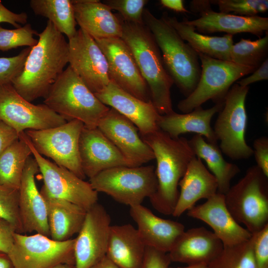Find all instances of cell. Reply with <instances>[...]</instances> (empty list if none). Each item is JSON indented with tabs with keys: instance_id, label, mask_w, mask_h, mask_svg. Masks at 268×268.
<instances>
[{
	"instance_id": "b9f144b4",
	"label": "cell",
	"mask_w": 268,
	"mask_h": 268,
	"mask_svg": "<svg viewBox=\"0 0 268 268\" xmlns=\"http://www.w3.org/2000/svg\"><path fill=\"white\" fill-rule=\"evenodd\" d=\"M171 262L168 253L146 247L144 258L139 268H169Z\"/></svg>"
},
{
	"instance_id": "cb8c5ba5",
	"label": "cell",
	"mask_w": 268,
	"mask_h": 268,
	"mask_svg": "<svg viewBox=\"0 0 268 268\" xmlns=\"http://www.w3.org/2000/svg\"><path fill=\"white\" fill-rule=\"evenodd\" d=\"M72 2L77 24L94 39L121 38V19L107 5L96 0Z\"/></svg>"
},
{
	"instance_id": "7bdbcfd3",
	"label": "cell",
	"mask_w": 268,
	"mask_h": 268,
	"mask_svg": "<svg viewBox=\"0 0 268 268\" xmlns=\"http://www.w3.org/2000/svg\"><path fill=\"white\" fill-rule=\"evenodd\" d=\"M253 155L257 166L268 177V138L263 136L255 139L253 142Z\"/></svg>"
},
{
	"instance_id": "30bf717a",
	"label": "cell",
	"mask_w": 268,
	"mask_h": 268,
	"mask_svg": "<svg viewBox=\"0 0 268 268\" xmlns=\"http://www.w3.org/2000/svg\"><path fill=\"white\" fill-rule=\"evenodd\" d=\"M13 246L7 254L13 268H51L59 264L75 265V238L57 241L36 233L15 232Z\"/></svg>"
},
{
	"instance_id": "9a60e30c",
	"label": "cell",
	"mask_w": 268,
	"mask_h": 268,
	"mask_svg": "<svg viewBox=\"0 0 268 268\" xmlns=\"http://www.w3.org/2000/svg\"><path fill=\"white\" fill-rule=\"evenodd\" d=\"M68 64L93 93L110 82L106 59L95 40L81 28L68 39Z\"/></svg>"
},
{
	"instance_id": "bcb514c9",
	"label": "cell",
	"mask_w": 268,
	"mask_h": 268,
	"mask_svg": "<svg viewBox=\"0 0 268 268\" xmlns=\"http://www.w3.org/2000/svg\"><path fill=\"white\" fill-rule=\"evenodd\" d=\"M18 139V134L11 127L0 120V154Z\"/></svg>"
},
{
	"instance_id": "5b68a950",
	"label": "cell",
	"mask_w": 268,
	"mask_h": 268,
	"mask_svg": "<svg viewBox=\"0 0 268 268\" xmlns=\"http://www.w3.org/2000/svg\"><path fill=\"white\" fill-rule=\"evenodd\" d=\"M43 102L67 121L78 120L88 129L97 128L110 109L69 65L51 86Z\"/></svg>"
},
{
	"instance_id": "603a6c76",
	"label": "cell",
	"mask_w": 268,
	"mask_h": 268,
	"mask_svg": "<svg viewBox=\"0 0 268 268\" xmlns=\"http://www.w3.org/2000/svg\"><path fill=\"white\" fill-rule=\"evenodd\" d=\"M130 215L146 247L161 252L168 253L185 231L182 223L157 216L142 204L130 206Z\"/></svg>"
},
{
	"instance_id": "e575fe53",
	"label": "cell",
	"mask_w": 268,
	"mask_h": 268,
	"mask_svg": "<svg viewBox=\"0 0 268 268\" xmlns=\"http://www.w3.org/2000/svg\"><path fill=\"white\" fill-rule=\"evenodd\" d=\"M208 268H258L253 251V239L230 246H223L221 252L208 265Z\"/></svg>"
},
{
	"instance_id": "44dd1931",
	"label": "cell",
	"mask_w": 268,
	"mask_h": 268,
	"mask_svg": "<svg viewBox=\"0 0 268 268\" xmlns=\"http://www.w3.org/2000/svg\"><path fill=\"white\" fill-rule=\"evenodd\" d=\"M81 167L89 179L105 170L129 164L118 148L97 128H83L79 140Z\"/></svg>"
},
{
	"instance_id": "6da1fadb",
	"label": "cell",
	"mask_w": 268,
	"mask_h": 268,
	"mask_svg": "<svg viewBox=\"0 0 268 268\" xmlns=\"http://www.w3.org/2000/svg\"><path fill=\"white\" fill-rule=\"evenodd\" d=\"M37 45L31 48L21 73L12 81L16 91L32 102L45 98L68 63V44L64 34L48 20L38 33Z\"/></svg>"
},
{
	"instance_id": "60d3db41",
	"label": "cell",
	"mask_w": 268,
	"mask_h": 268,
	"mask_svg": "<svg viewBox=\"0 0 268 268\" xmlns=\"http://www.w3.org/2000/svg\"><path fill=\"white\" fill-rule=\"evenodd\" d=\"M253 251L258 268H268V224L252 235Z\"/></svg>"
},
{
	"instance_id": "db71d44e",
	"label": "cell",
	"mask_w": 268,
	"mask_h": 268,
	"mask_svg": "<svg viewBox=\"0 0 268 268\" xmlns=\"http://www.w3.org/2000/svg\"><path fill=\"white\" fill-rule=\"evenodd\" d=\"M51 268H75V266L70 264H62L58 265Z\"/></svg>"
},
{
	"instance_id": "9c48e42d",
	"label": "cell",
	"mask_w": 268,
	"mask_h": 268,
	"mask_svg": "<svg viewBox=\"0 0 268 268\" xmlns=\"http://www.w3.org/2000/svg\"><path fill=\"white\" fill-rule=\"evenodd\" d=\"M249 86L234 84L227 93L213 129L220 141L222 153L232 160L246 159L253 155L246 142L248 117L245 101Z\"/></svg>"
},
{
	"instance_id": "4fadbf2b",
	"label": "cell",
	"mask_w": 268,
	"mask_h": 268,
	"mask_svg": "<svg viewBox=\"0 0 268 268\" xmlns=\"http://www.w3.org/2000/svg\"><path fill=\"white\" fill-rule=\"evenodd\" d=\"M0 120L18 134L28 130L54 128L67 122L45 104L35 105L26 100L11 83L0 85Z\"/></svg>"
},
{
	"instance_id": "f1b7e54d",
	"label": "cell",
	"mask_w": 268,
	"mask_h": 268,
	"mask_svg": "<svg viewBox=\"0 0 268 268\" xmlns=\"http://www.w3.org/2000/svg\"><path fill=\"white\" fill-rule=\"evenodd\" d=\"M146 246L133 225H111L106 256L120 268H139Z\"/></svg>"
},
{
	"instance_id": "f5cc1de1",
	"label": "cell",
	"mask_w": 268,
	"mask_h": 268,
	"mask_svg": "<svg viewBox=\"0 0 268 268\" xmlns=\"http://www.w3.org/2000/svg\"><path fill=\"white\" fill-rule=\"evenodd\" d=\"M169 268H208L206 264H199L191 266H187L183 267H169Z\"/></svg>"
},
{
	"instance_id": "d4e9b609",
	"label": "cell",
	"mask_w": 268,
	"mask_h": 268,
	"mask_svg": "<svg viewBox=\"0 0 268 268\" xmlns=\"http://www.w3.org/2000/svg\"><path fill=\"white\" fill-rule=\"evenodd\" d=\"M178 201L172 214L180 216L193 207L200 200L208 199L217 192V183L214 176L206 168L202 160L195 156L180 180Z\"/></svg>"
},
{
	"instance_id": "83f0119b",
	"label": "cell",
	"mask_w": 268,
	"mask_h": 268,
	"mask_svg": "<svg viewBox=\"0 0 268 268\" xmlns=\"http://www.w3.org/2000/svg\"><path fill=\"white\" fill-rule=\"evenodd\" d=\"M40 192L46 203L50 238L57 241L72 239L79 232L87 210L70 202L50 196L43 187Z\"/></svg>"
},
{
	"instance_id": "ac0fdd59",
	"label": "cell",
	"mask_w": 268,
	"mask_h": 268,
	"mask_svg": "<svg viewBox=\"0 0 268 268\" xmlns=\"http://www.w3.org/2000/svg\"><path fill=\"white\" fill-rule=\"evenodd\" d=\"M39 171L35 159L30 156L26 162L19 188L20 214L24 233L35 232L50 237L46 203L35 180Z\"/></svg>"
},
{
	"instance_id": "836d02e7",
	"label": "cell",
	"mask_w": 268,
	"mask_h": 268,
	"mask_svg": "<svg viewBox=\"0 0 268 268\" xmlns=\"http://www.w3.org/2000/svg\"><path fill=\"white\" fill-rule=\"evenodd\" d=\"M268 31L256 40L242 38L233 44L230 51V60L237 65L256 69L268 58Z\"/></svg>"
},
{
	"instance_id": "484cf974",
	"label": "cell",
	"mask_w": 268,
	"mask_h": 268,
	"mask_svg": "<svg viewBox=\"0 0 268 268\" xmlns=\"http://www.w3.org/2000/svg\"><path fill=\"white\" fill-rule=\"evenodd\" d=\"M198 32L206 34L223 32L232 35L250 33L259 38L268 31V18L258 15L242 16L210 10L196 19L184 20Z\"/></svg>"
},
{
	"instance_id": "e0dca14e",
	"label": "cell",
	"mask_w": 268,
	"mask_h": 268,
	"mask_svg": "<svg viewBox=\"0 0 268 268\" xmlns=\"http://www.w3.org/2000/svg\"><path fill=\"white\" fill-rule=\"evenodd\" d=\"M97 128L118 148L130 167L140 166L155 159L136 126L115 109L110 108L99 121Z\"/></svg>"
},
{
	"instance_id": "3957f363",
	"label": "cell",
	"mask_w": 268,
	"mask_h": 268,
	"mask_svg": "<svg viewBox=\"0 0 268 268\" xmlns=\"http://www.w3.org/2000/svg\"><path fill=\"white\" fill-rule=\"evenodd\" d=\"M121 19L123 28L121 38L133 53L148 86L152 103L160 115L172 113L174 111L171 89L174 82L165 67L152 33L144 24Z\"/></svg>"
},
{
	"instance_id": "2e32d148",
	"label": "cell",
	"mask_w": 268,
	"mask_h": 268,
	"mask_svg": "<svg viewBox=\"0 0 268 268\" xmlns=\"http://www.w3.org/2000/svg\"><path fill=\"white\" fill-rule=\"evenodd\" d=\"M111 219L101 204L88 209L75 238V268H89L106 255Z\"/></svg>"
},
{
	"instance_id": "816d5d0a",
	"label": "cell",
	"mask_w": 268,
	"mask_h": 268,
	"mask_svg": "<svg viewBox=\"0 0 268 268\" xmlns=\"http://www.w3.org/2000/svg\"><path fill=\"white\" fill-rule=\"evenodd\" d=\"M0 268H13L8 255L0 251Z\"/></svg>"
},
{
	"instance_id": "5bb4252c",
	"label": "cell",
	"mask_w": 268,
	"mask_h": 268,
	"mask_svg": "<svg viewBox=\"0 0 268 268\" xmlns=\"http://www.w3.org/2000/svg\"><path fill=\"white\" fill-rule=\"evenodd\" d=\"M94 40L106 59L110 81L135 97L150 101L148 86L125 42L119 37Z\"/></svg>"
},
{
	"instance_id": "52a82bcc",
	"label": "cell",
	"mask_w": 268,
	"mask_h": 268,
	"mask_svg": "<svg viewBox=\"0 0 268 268\" xmlns=\"http://www.w3.org/2000/svg\"><path fill=\"white\" fill-rule=\"evenodd\" d=\"M89 182L97 193H104L117 202L130 207L142 204L157 188L153 165L110 168L89 179Z\"/></svg>"
},
{
	"instance_id": "7dc6e473",
	"label": "cell",
	"mask_w": 268,
	"mask_h": 268,
	"mask_svg": "<svg viewBox=\"0 0 268 268\" xmlns=\"http://www.w3.org/2000/svg\"><path fill=\"white\" fill-rule=\"evenodd\" d=\"M250 76L242 78L236 82L241 86H249L252 83L268 79V58L257 68Z\"/></svg>"
},
{
	"instance_id": "d590c367",
	"label": "cell",
	"mask_w": 268,
	"mask_h": 268,
	"mask_svg": "<svg viewBox=\"0 0 268 268\" xmlns=\"http://www.w3.org/2000/svg\"><path fill=\"white\" fill-rule=\"evenodd\" d=\"M0 218L12 224L17 233H24L19 207V189L0 185Z\"/></svg>"
},
{
	"instance_id": "d6986e66",
	"label": "cell",
	"mask_w": 268,
	"mask_h": 268,
	"mask_svg": "<svg viewBox=\"0 0 268 268\" xmlns=\"http://www.w3.org/2000/svg\"><path fill=\"white\" fill-rule=\"evenodd\" d=\"M187 215L208 225L223 246L243 243L252 235L235 220L226 207L224 195L217 192L203 203L188 210Z\"/></svg>"
},
{
	"instance_id": "ee69618b",
	"label": "cell",
	"mask_w": 268,
	"mask_h": 268,
	"mask_svg": "<svg viewBox=\"0 0 268 268\" xmlns=\"http://www.w3.org/2000/svg\"><path fill=\"white\" fill-rule=\"evenodd\" d=\"M15 227L6 220L0 218V251L8 254L14 242Z\"/></svg>"
},
{
	"instance_id": "8992f818",
	"label": "cell",
	"mask_w": 268,
	"mask_h": 268,
	"mask_svg": "<svg viewBox=\"0 0 268 268\" xmlns=\"http://www.w3.org/2000/svg\"><path fill=\"white\" fill-rule=\"evenodd\" d=\"M268 179L257 165L252 166L224 195L233 218L252 234L268 224Z\"/></svg>"
},
{
	"instance_id": "4dcf8cb0",
	"label": "cell",
	"mask_w": 268,
	"mask_h": 268,
	"mask_svg": "<svg viewBox=\"0 0 268 268\" xmlns=\"http://www.w3.org/2000/svg\"><path fill=\"white\" fill-rule=\"evenodd\" d=\"M195 156L203 160L217 183V193L225 195L230 189L231 182L240 172L235 164L226 161L217 144L205 141L203 137L195 134L189 140Z\"/></svg>"
},
{
	"instance_id": "8d00e7d4",
	"label": "cell",
	"mask_w": 268,
	"mask_h": 268,
	"mask_svg": "<svg viewBox=\"0 0 268 268\" xmlns=\"http://www.w3.org/2000/svg\"><path fill=\"white\" fill-rule=\"evenodd\" d=\"M38 34L30 24L13 29L0 26V50L7 51L22 46L32 48L38 43V40L34 37Z\"/></svg>"
},
{
	"instance_id": "7402d4cb",
	"label": "cell",
	"mask_w": 268,
	"mask_h": 268,
	"mask_svg": "<svg viewBox=\"0 0 268 268\" xmlns=\"http://www.w3.org/2000/svg\"><path fill=\"white\" fill-rule=\"evenodd\" d=\"M222 242L205 227L184 231L178 238L168 255L172 262L208 265L222 251Z\"/></svg>"
},
{
	"instance_id": "8fae6325",
	"label": "cell",
	"mask_w": 268,
	"mask_h": 268,
	"mask_svg": "<svg viewBox=\"0 0 268 268\" xmlns=\"http://www.w3.org/2000/svg\"><path fill=\"white\" fill-rule=\"evenodd\" d=\"M83 124L77 120L42 130L25 131L37 152L82 179L86 177L80 164L79 140Z\"/></svg>"
},
{
	"instance_id": "1f68e13d",
	"label": "cell",
	"mask_w": 268,
	"mask_h": 268,
	"mask_svg": "<svg viewBox=\"0 0 268 268\" xmlns=\"http://www.w3.org/2000/svg\"><path fill=\"white\" fill-rule=\"evenodd\" d=\"M29 4L36 15L48 18L68 39L74 36L77 23L72 0H31Z\"/></svg>"
},
{
	"instance_id": "f6af8a7d",
	"label": "cell",
	"mask_w": 268,
	"mask_h": 268,
	"mask_svg": "<svg viewBox=\"0 0 268 268\" xmlns=\"http://www.w3.org/2000/svg\"><path fill=\"white\" fill-rule=\"evenodd\" d=\"M27 20L26 13H14L5 7L0 0V23H8L17 28L21 27V24H27Z\"/></svg>"
},
{
	"instance_id": "74e56055",
	"label": "cell",
	"mask_w": 268,
	"mask_h": 268,
	"mask_svg": "<svg viewBox=\"0 0 268 268\" xmlns=\"http://www.w3.org/2000/svg\"><path fill=\"white\" fill-rule=\"evenodd\" d=\"M218 5L219 12L242 16H254L268 9L267 0H210Z\"/></svg>"
},
{
	"instance_id": "681fc988",
	"label": "cell",
	"mask_w": 268,
	"mask_h": 268,
	"mask_svg": "<svg viewBox=\"0 0 268 268\" xmlns=\"http://www.w3.org/2000/svg\"><path fill=\"white\" fill-rule=\"evenodd\" d=\"M210 0H192L190 2V10L201 15L211 10Z\"/></svg>"
},
{
	"instance_id": "f35d334b",
	"label": "cell",
	"mask_w": 268,
	"mask_h": 268,
	"mask_svg": "<svg viewBox=\"0 0 268 268\" xmlns=\"http://www.w3.org/2000/svg\"><path fill=\"white\" fill-rule=\"evenodd\" d=\"M146 0H105L103 2L111 10L119 12V17L128 22L144 24L143 13Z\"/></svg>"
},
{
	"instance_id": "ffe728a7",
	"label": "cell",
	"mask_w": 268,
	"mask_h": 268,
	"mask_svg": "<svg viewBox=\"0 0 268 268\" xmlns=\"http://www.w3.org/2000/svg\"><path fill=\"white\" fill-rule=\"evenodd\" d=\"M94 94L104 105L110 106L132 122L140 135L159 130L157 122L160 115L151 101H142L112 81L102 90Z\"/></svg>"
},
{
	"instance_id": "277c9868",
	"label": "cell",
	"mask_w": 268,
	"mask_h": 268,
	"mask_svg": "<svg viewBox=\"0 0 268 268\" xmlns=\"http://www.w3.org/2000/svg\"><path fill=\"white\" fill-rule=\"evenodd\" d=\"M143 19L160 51L165 67L174 83L187 97L197 86L201 76L197 52L162 16L158 18L144 8Z\"/></svg>"
},
{
	"instance_id": "ba28073f",
	"label": "cell",
	"mask_w": 268,
	"mask_h": 268,
	"mask_svg": "<svg viewBox=\"0 0 268 268\" xmlns=\"http://www.w3.org/2000/svg\"><path fill=\"white\" fill-rule=\"evenodd\" d=\"M197 53L201 63V76L194 91L177 105L183 113L191 112L209 100L215 104L224 103L234 82L256 70Z\"/></svg>"
},
{
	"instance_id": "f907efd6",
	"label": "cell",
	"mask_w": 268,
	"mask_h": 268,
	"mask_svg": "<svg viewBox=\"0 0 268 268\" xmlns=\"http://www.w3.org/2000/svg\"><path fill=\"white\" fill-rule=\"evenodd\" d=\"M89 268H120L106 256Z\"/></svg>"
},
{
	"instance_id": "f546056e",
	"label": "cell",
	"mask_w": 268,
	"mask_h": 268,
	"mask_svg": "<svg viewBox=\"0 0 268 268\" xmlns=\"http://www.w3.org/2000/svg\"><path fill=\"white\" fill-rule=\"evenodd\" d=\"M162 17L177 31L183 40L197 53L212 58L231 62L230 51L234 44L233 35L212 36L197 31L184 20L179 21L175 16L164 12Z\"/></svg>"
},
{
	"instance_id": "7a4b0ae2",
	"label": "cell",
	"mask_w": 268,
	"mask_h": 268,
	"mask_svg": "<svg viewBox=\"0 0 268 268\" xmlns=\"http://www.w3.org/2000/svg\"><path fill=\"white\" fill-rule=\"evenodd\" d=\"M140 137L156 160L157 188L150 202L158 212L172 215L179 197V182L196 156L185 137L172 138L160 129Z\"/></svg>"
},
{
	"instance_id": "ab89813d",
	"label": "cell",
	"mask_w": 268,
	"mask_h": 268,
	"mask_svg": "<svg viewBox=\"0 0 268 268\" xmlns=\"http://www.w3.org/2000/svg\"><path fill=\"white\" fill-rule=\"evenodd\" d=\"M31 48L27 47L13 57H0V85L11 83L21 73Z\"/></svg>"
},
{
	"instance_id": "d6a6232c",
	"label": "cell",
	"mask_w": 268,
	"mask_h": 268,
	"mask_svg": "<svg viewBox=\"0 0 268 268\" xmlns=\"http://www.w3.org/2000/svg\"><path fill=\"white\" fill-rule=\"evenodd\" d=\"M32 154L21 137L0 154V185L19 189L26 162Z\"/></svg>"
},
{
	"instance_id": "4316f807",
	"label": "cell",
	"mask_w": 268,
	"mask_h": 268,
	"mask_svg": "<svg viewBox=\"0 0 268 268\" xmlns=\"http://www.w3.org/2000/svg\"><path fill=\"white\" fill-rule=\"evenodd\" d=\"M224 103H217L212 107L204 109L201 106L187 113L179 114L172 112L160 115L157 125L159 129L174 138L183 134L194 133L206 139L212 144H217V140L211 120L213 116L222 108Z\"/></svg>"
},
{
	"instance_id": "7c38bea8",
	"label": "cell",
	"mask_w": 268,
	"mask_h": 268,
	"mask_svg": "<svg viewBox=\"0 0 268 268\" xmlns=\"http://www.w3.org/2000/svg\"><path fill=\"white\" fill-rule=\"evenodd\" d=\"M19 136L31 149L42 175V187L50 196L70 202L86 210L98 202V193L89 182L43 157L36 150L25 132L19 134Z\"/></svg>"
},
{
	"instance_id": "c3c4849f",
	"label": "cell",
	"mask_w": 268,
	"mask_h": 268,
	"mask_svg": "<svg viewBox=\"0 0 268 268\" xmlns=\"http://www.w3.org/2000/svg\"><path fill=\"white\" fill-rule=\"evenodd\" d=\"M160 4L164 7L178 12H189L182 0H160Z\"/></svg>"
}]
</instances>
